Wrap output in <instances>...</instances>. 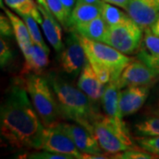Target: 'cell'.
<instances>
[{
	"label": "cell",
	"instance_id": "1",
	"mask_svg": "<svg viewBox=\"0 0 159 159\" xmlns=\"http://www.w3.org/2000/svg\"><path fill=\"white\" fill-rule=\"evenodd\" d=\"M0 130L11 148L42 147L45 126L20 79L14 80L6 89L0 110Z\"/></svg>",
	"mask_w": 159,
	"mask_h": 159
},
{
	"label": "cell",
	"instance_id": "2",
	"mask_svg": "<svg viewBox=\"0 0 159 159\" xmlns=\"http://www.w3.org/2000/svg\"><path fill=\"white\" fill-rule=\"evenodd\" d=\"M47 79L56 97L60 118L74 121L93 134L92 121L99 113L93 106V101L79 88H74L55 73H50Z\"/></svg>",
	"mask_w": 159,
	"mask_h": 159
},
{
	"label": "cell",
	"instance_id": "3",
	"mask_svg": "<svg viewBox=\"0 0 159 159\" xmlns=\"http://www.w3.org/2000/svg\"><path fill=\"white\" fill-rule=\"evenodd\" d=\"M92 131L100 147L108 155L135 148L124 120L116 121L105 114L98 113L92 121Z\"/></svg>",
	"mask_w": 159,
	"mask_h": 159
},
{
	"label": "cell",
	"instance_id": "4",
	"mask_svg": "<svg viewBox=\"0 0 159 159\" xmlns=\"http://www.w3.org/2000/svg\"><path fill=\"white\" fill-rule=\"evenodd\" d=\"M23 83L44 126L57 124L60 114L48 79L40 74H29L23 76Z\"/></svg>",
	"mask_w": 159,
	"mask_h": 159
},
{
	"label": "cell",
	"instance_id": "5",
	"mask_svg": "<svg viewBox=\"0 0 159 159\" xmlns=\"http://www.w3.org/2000/svg\"><path fill=\"white\" fill-rule=\"evenodd\" d=\"M80 37L87 57L97 60L111 70V81L119 79L122 71L133 59L105 43L88 39L81 35Z\"/></svg>",
	"mask_w": 159,
	"mask_h": 159
},
{
	"label": "cell",
	"instance_id": "6",
	"mask_svg": "<svg viewBox=\"0 0 159 159\" xmlns=\"http://www.w3.org/2000/svg\"><path fill=\"white\" fill-rule=\"evenodd\" d=\"M144 30L132 19L119 25L108 27L102 43L117 49L120 52L131 55L139 51Z\"/></svg>",
	"mask_w": 159,
	"mask_h": 159
},
{
	"label": "cell",
	"instance_id": "7",
	"mask_svg": "<svg viewBox=\"0 0 159 159\" xmlns=\"http://www.w3.org/2000/svg\"><path fill=\"white\" fill-rule=\"evenodd\" d=\"M87 61V55L80 42V34L74 30H69L65 46L60 52L59 66L66 74L76 76L83 68Z\"/></svg>",
	"mask_w": 159,
	"mask_h": 159
},
{
	"label": "cell",
	"instance_id": "8",
	"mask_svg": "<svg viewBox=\"0 0 159 159\" xmlns=\"http://www.w3.org/2000/svg\"><path fill=\"white\" fill-rule=\"evenodd\" d=\"M41 149L67 155L77 159H81L83 156L68 134L59 127L58 123L53 126L45 127Z\"/></svg>",
	"mask_w": 159,
	"mask_h": 159
},
{
	"label": "cell",
	"instance_id": "9",
	"mask_svg": "<svg viewBox=\"0 0 159 159\" xmlns=\"http://www.w3.org/2000/svg\"><path fill=\"white\" fill-rule=\"evenodd\" d=\"M159 80V75L140 59H132L122 71L117 82L120 89L129 86L155 85Z\"/></svg>",
	"mask_w": 159,
	"mask_h": 159
},
{
	"label": "cell",
	"instance_id": "10",
	"mask_svg": "<svg viewBox=\"0 0 159 159\" xmlns=\"http://www.w3.org/2000/svg\"><path fill=\"white\" fill-rule=\"evenodd\" d=\"M58 125L70 136L81 153L89 155L102 154L103 150L100 147L95 135L86 127L77 123L70 124L58 122Z\"/></svg>",
	"mask_w": 159,
	"mask_h": 159
},
{
	"label": "cell",
	"instance_id": "11",
	"mask_svg": "<svg viewBox=\"0 0 159 159\" xmlns=\"http://www.w3.org/2000/svg\"><path fill=\"white\" fill-rule=\"evenodd\" d=\"M125 10L143 30L151 28L159 15V5L157 0H130Z\"/></svg>",
	"mask_w": 159,
	"mask_h": 159
},
{
	"label": "cell",
	"instance_id": "12",
	"mask_svg": "<svg viewBox=\"0 0 159 159\" xmlns=\"http://www.w3.org/2000/svg\"><path fill=\"white\" fill-rule=\"evenodd\" d=\"M149 93V86H129L120 90L119 110L122 116H130L141 110L147 101Z\"/></svg>",
	"mask_w": 159,
	"mask_h": 159
},
{
	"label": "cell",
	"instance_id": "13",
	"mask_svg": "<svg viewBox=\"0 0 159 159\" xmlns=\"http://www.w3.org/2000/svg\"><path fill=\"white\" fill-rule=\"evenodd\" d=\"M77 87L80 90L83 91L93 102L99 101L102 98L105 90L106 86L98 79L88 57L85 65L80 74Z\"/></svg>",
	"mask_w": 159,
	"mask_h": 159
},
{
	"label": "cell",
	"instance_id": "14",
	"mask_svg": "<svg viewBox=\"0 0 159 159\" xmlns=\"http://www.w3.org/2000/svg\"><path fill=\"white\" fill-rule=\"evenodd\" d=\"M38 8L43 15V22L41 26L46 39L55 51L57 52H61L64 49L65 43H63L62 29L60 27L59 21L49 9H44L40 6H38Z\"/></svg>",
	"mask_w": 159,
	"mask_h": 159
},
{
	"label": "cell",
	"instance_id": "15",
	"mask_svg": "<svg viewBox=\"0 0 159 159\" xmlns=\"http://www.w3.org/2000/svg\"><path fill=\"white\" fill-rule=\"evenodd\" d=\"M4 11L11 20L18 45L22 52L24 57H27L32 51L34 44L29 34V29L22 18H20L19 15H16L13 11L7 9L6 7H4Z\"/></svg>",
	"mask_w": 159,
	"mask_h": 159
},
{
	"label": "cell",
	"instance_id": "16",
	"mask_svg": "<svg viewBox=\"0 0 159 159\" xmlns=\"http://www.w3.org/2000/svg\"><path fill=\"white\" fill-rule=\"evenodd\" d=\"M120 89H121L117 80L111 81L106 86L104 93L101 98L104 114L116 121H122L124 118L119 110Z\"/></svg>",
	"mask_w": 159,
	"mask_h": 159
},
{
	"label": "cell",
	"instance_id": "17",
	"mask_svg": "<svg viewBox=\"0 0 159 159\" xmlns=\"http://www.w3.org/2000/svg\"><path fill=\"white\" fill-rule=\"evenodd\" d=\"M102 2V0L96 4L76 3L69 18L68 30L73 29L78 24L90 21L101 16Z\"/></svg>",
	"mask_w": 159,
	"mask_h": 159
},
{
	"label": "cell",
	"instance_id": "18",
	"mask_svg": "<svg viewBox=\"0 0 159 159\" xmlns=\"http://www.w3.org/2000/svg\"><path fill=\"white\" fill-rule=\"evenodd\" d=\"M49 54L50 52L34 43L32 51L25 57V63L21 70L22 76L29 74H41L49 65Z\"/></svg>",
	"mask_w": 159,
	"mask_h": 159
},
{
	"label": "cell",
	"instance_id": "19",
	"mask_svg": "<svg viewBox=\"0 0 159 159\" xmlns=\"http://www.w3.org/2000/svg\"><path fill=\"white\" fill-rule=\"evenodd\" d=\"M73 29L75 30L80 35L88 39L102 42V38L108 29V26L103 20L102 16H99L90 21L78 24Z\"/></svg>",
	"mask_w": 159,
	"mask_h": 159
},
{
	"label": "cell",
	"instance_id": "20",
	"mask_svg": "<svg viewBox=\"0 0 159 159\" xmlns=\"http://www.w3.org/2000/svg\"><path fill=\"white\" fill-rule=\"evenodd\" d=\"M5 3L19 16L31 15L40 25L43 22V15L34 0H5Z\"/></svg>",
	"mask_w": 159,
	"mask_h": 159
},
{
	"label": "cell",
	"instance_id": "21",
	"mask_svg": "<svg viewBox=\"0 0 159 159\" xmlns=\"http://www.w3.org/2000/svg\"><path fill=\"white\" fill-rule=\"evenodd\" d=\"M101 16L108 27L119 25L131 19L127 12L125 13L123 11L119 10V8L115 7L114 5L112 6L111 4L106 3L104 1L102 2Z\"/></svg>",
	"mask_w": 159,
	"mask_h": 159
},
{
	"label": "cell",
	"instance_id": "22",
	"mask_svg": "<svg viewBox=\"0 0 159 159\" xmlns=\"http://www.w3.org/2000/svg\"><path fill=\"white\" fill-rule=\"evenodd\" d=\"M134 132L136 136L159 135V116H151L135 124Z\"/></svg>",
	"mask_w": 159,
	"mask_h": 159
},
{
	"label": "cell",
	"instance_id": "23",
	"mask_svg": "<svg viewBox=\"0 0 159 159\" xmlns=\"http://www.w3.org/2000/svg\"><path fill=\"white\" fill-rule=\"evenodd\" d=\"M139 52L147 54L151 57H159V36L154 34L150 28L144 29L143 38Z\"/></svg>",
	"mask_w": 159,
	"mask_h": 159
},
{
	"label": "cell",
	"instance_id": "24",
	"mask_svg": "<svg viewBox=\"0 0 159 159\" xmlns=\"http://www.w3.org/2000/svg\"><path fill=\"white\" fill-rule=\"evenodd\" d=\"M20 17L22 18L23 20L25 21L27 27H28V29H29V34H30V36H31V39H32L33 43L40 46V47H42L45 51L50 52L49 47L45 43L44 40L43 38V35H42L41 32H40V29L38 28V25H37L38 22L31 15H22Z\"/></svg>",
	"mask_w": 159,
	"mask_h": 159
},
{
	"label": "cell",
	"instance_id": "25",
	"mask_svg": "<svg viewBox=\"0 0 159 159\" xmlns=\"http://www.w3.org/2000/svg\"><path fill=\"white\" fill-rule=\"evenodd\" d=\"M47 4L49 6V9L59 21V23L65 29H68L70 16L66 11L61 0H47Z\"/></svg>",
	"mask_w": 159,
	"mask_h": 159
},
{
	"label": "cell",
	"instance_id": "26",
	"mask_svg": "<svg viewBox=\"0 0 159 159\" xmlns=\"http://www.w3.org/2000/svg\"><path fill=\"white\" fill-rule=\"evenodd\" d=\"M137 146L142 150L159 157V135L157 136H136L134 138Z\"/></svg>",
	"mask_w": 159,
	"mask_h": 159
},
{
	"label": "cell",
	"instance_id": "27",
	"mask_svg": "<svg viewBox=\"0 0 159 159\" xmlns=\"http://www.w3.org/2000/svg\"><path fill=\"white\" fill-rule=\"evenodd\" d=\"M157 157L153 154L148 153L147 151H142L138 150L135 148H130L122 152H119L114 154V157H111V158L118 159H151L157 158Z\"/></svg>",
	"mask_w": 159,
	"mask_h": 159
},
{
	"label": "cell",
	"instance_id": "28",
	"mask_svg": "<svg viewBox=\"0 0 159 159\" xmlns=\"http://www.w3.org/2000/svg\"><path fill=\"white\" fill-rule=\"evenodd\" d=\"M88 59H89V61L90 63L93 70L95 71V73L97 75L98 79L101 80V82L103 83V84H108L109 82H111V70L107 66H105L104 65L99 63L97 60H95V59L89 58V57H88Z\"/></svg>",
	"mask_w": 159,
	"mask_h": 159
},
{
	"label": "cell",
	"instance_id": "29",
	"mask_svg": "<svg viewBox=\"0 0 159 159\" xmlns=\"http://www.w3.org/2000/svg\"><path fill=\"white\" fill-rule=\"evenodd\" d=\"M12 59V52L6 40L1 36L0 39V66L2 68L7 66Z\"/></svg>",
	"mask_w": 159,
	"mask_h": 159
},
{
	"label": "cell",
	"instance_id": "30",
	"mask_svg": "<svg viewBox=\"0 0 159 159\" xmlns=\"http://www.w3.org/2000/svg\"><path fill=\"white\" fill-rule=\"evenodd\" d=\"M26 158L32 159H74L73 157L67 156V155H63V154L55 153L44 150L43 152H34L25 155Z\"/></svg>",
	"mask_w": 159,
	"mask_h": 159
},
{
	"label": "cell",
	"instance_id": "31",
	"mask_svg": "<svg viewBox=\"0 0 159 159\" xmlns=\"http://www.w3.org/2000/svg\"><path fill=\"white\" fill-rule=\"evenodd\" d=\"M0 33L2 37H10L11 35H14L11 20L6 14L0 15Z\"/></svg>",
	"mask_w": 159,
	"mask_h": 159
},
{
	"label": "cell",
	"instance_id": "32",
	"mask_svg": "<svg viewBox=\"0 0 159 159\" xmlns=\"http://www.w3.org/2000/svg\"><path fill=\"white\" fill-rule=\"evenodd\" d=\"M147 114L150 116H159V85L155 90L151 101L147 107Z\"/></svg>",
	"mask_w": 159,
	"mask_h": 159
},
{
	"label": "cell",
	"instance_id": "33",
	"mask_svg": "<svg viewBox=\"0 0 159 159\" xmlns=\"http://www.w3.org/2000/svg\"><path fill=\"white\" fill-rule=\"evenodd\" d=\"M63 6L65 7L66 12L69 14V16L71 15V12L73 11V9L74 8V6L76 5L77 0H61Z\"/></svg>",
	"mask_w": 159,
	"mask_h": 159
},
{
	"label": "cell",
	"instance_id": "34",
	"mask_svg": "<svg viewBox=\"0 0 159 159\" xmlns=\"http://www.w3.org/2000/svg\"><path fill=\"white\" fill-rule=\"evenodd\" d=\"M102 1L109 3V4H111V5H114V6H119V7L124 8V9L126 8V6L130 2V0H102Z\"/></svg>",
	"mask_w": 159,
	"mask_h": 159
},
{
	"label": "cell",
	"instance_id": "35",
	"mask_svg": "<svg viewBox=\"0 0 159 159\" xmlns=\"http://www.w3.org/2000/svg\"><path fill=\"white\" fill-rule=\"evenodd\" d=\"M111 157H106L104 154H95V155H89V154H83L82 158L84 159H105L109 158Z\"/></svg>",
	"mask_w": 159,
	"mask_h": 159
},
{
	"label": "cell",
	"instance_id": "36",
	"mask_svg": "<svg viewBox=\"0 0 159 159\" xmlns=\"http://www.w3.org/2000/svg\"><path fill=\"white\" fill-rule=\"evenodd\" d=\"M150 29H151V31L153 32L154 34H156L157 35H158L159 36V15L158 17H157V20H156L155 23L151 26Z\"/></svg>",
	"mask_w": 159,
	"mask_h": 159
},
{
	"label": "cell",
	"instance_id": "37",
	"mask_svg": "<svg viewBox=\"0 0 159 159\" xmlns=\"http://www.w3.org/2000/svg\"><path fill=\"white\" fill-rule=\"evenodd\" d=\"M35 1H36V3H37L38 6H42L44 9H49V6H48V4H47V0H35Z\"/></svg>",
	"mask_w": 159,
	"mask_h": 159
},
{
	"label": "cell",
	"instance_id": "38",
	"mask_svg": "<svg viewBox=\"0 0 159 159\" xmlns=\"http://www.w3.org/2000/svg\"><path fill=\"white\" fill-rule=\"evenodd\" d=\"M101 0H77L76 3H84V4H96Z\"/></svg>",
	"mask_w": 159,
	"mask_h": 159
},
{
	"label": "cell",
	"instance_id": "39",
	"mask_svg": "<svg viewBox=\"0 0 159 159\" xmlns=\"http://www.w3.org/2000/svg\"><path fill=\"white\" fill-rule=\"evenodd\" d=\"M0 6H1L2 9H4L5 6H4V4H3V0H0Z\"/></svg>",
	"mask_w": 159,
	"mask_h": 159
},
{
	"label": "cell",
	"instance_id": "40",
	"mask_svg": "<svg viewBox=\"0 0 159 159\" xmlns=\"http://www.w3.org/2000/svg\"><path fill=\"white\" fill-rule=\"evenodd\" d=\"M157 3H158V5H159V0H157Z\"/></svg>",
	"mask_w": 159,
	"mask_h": 159
}]
</instances>
